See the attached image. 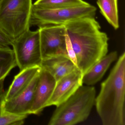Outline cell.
Masks as SVG:
<instances>
[{"instance_id": "obj_1", "label": "cell", "mask_w": 125, "mask_h": 125, "mask_svg": "<svg viewBox=\"0 0 125 125\" xmlns=\"http://www.w3.org/2000/svg\"><path fill=\"white\" fill-rule=\"evenodd\" d=\"M83 75L107 54L109 38L94 17H87L64 24Z\"/></svg>"}, {"instance_id": "obj_2", "label": "cell", "mask_w": 125, "mask_h": 125, "mask_svg": "<svg viewBox=\"0 0 125 125\" xmlns=\"http://www.w3.org/2000/svg\"><path fill=\"white\" fill-rule=\"evenodd\" d=\"M125 52L119 57L96 97V111L104 125H125Z\"/></svg>"}, {"instance_id": "obj_3", "label": "cell", "mask_w": 125, "mask_h": 125, "mask_svg": "<svg viewBox=\"0 0 125 125\" xmlns=\"http://www.w3.org/2000/svg\"><path fill=\"white\" fill-rule=\"evenodd\" d=\"M96 90L82 85L64 102L56 107L49 125H74L86 120L95 104Z\"/></svg>"}, {"instance_id": "obj_4", "label": "cell", "mask_w": 125, "mask_h": 125, "mask_svg": "<svg viewBox=\"0 0 125 125\" xmlns=\"http://www.w3.org/2000/svg\"><path fill=\"white\" fill-rule=\"evenodd\" d=\"M32 0H2L0 2V29L11 41L30 27Z\"/></svg>"}, {"instance_id": "obj_5", "label": "cell", "mask_w": 125, "mask_h": 125, "mask_svg": "<svg viewBox=\"0 0 125 125\" xmlns=\"http://www.w3.org/2000/svg\"><path fill=\"white\" fill-rule=\"evenodd\" d=\"M96 8L88 3L84 5L55 8L33 7L30 26L64 25L87 17H95Z\"/></svg>"}, {"instance_id": "obj_6", "label": "cell", "mask_w": 125, "mask_h": 125, "mask_svg": "<svg viewBox=\"0 0 125 125\" xmlns=\"http://www.w3.org/2000/svg\"><path fill=\"white\" fill-rule=\"evenodd\" d=\"M11 46L20 71L29 67L41 66L42 58L38 29L27 31L13 41Z\"/></svg>"}, {"instance_id": "obj_7", "label": "cell", "mask_w": 125, "mask_h": 125, "mask_svg": "<svg viewBox=\"0 0 125 125\" xmlns=\"http://www.w3.org/2000/svg\"><path fill=\"white\" fill-rule=\"evenodd\" d=\"M38 30L42 60L58 55L68 56L64 25H44Z\"/></svg>"}, {"instance_id": "obj_8", "label": "cell", "mask_w": 125, "mask_h": 125, "mask_svg": "<svg viewBox=\"0 0 125 125\" xmlns=\"http://www.w3.org/2000/svg\"><path fill=\"white\" fill-rule=\"evenodd\" d=\"M83 76L81 71L77 68L57 81L46 107L52 106H57L71 96L83 85Z\"/></svg>"}, {"instance_id": "obj_9", "label": "cell", "mask_w": 125, "mask_h": 125, "mask_svg": "<svg viewBox=\"0 0 125 125\" xmlns=\"http://www.w3.org/2000/svg\"><path fill=\"white\" fill-rule=\"evenodd\" d=\"M57 81L49 72L41 68L34 92L30 114H39L44 108L54 90Z\"/></svg>"}, {"instance_id": "obj_10", "label": "cell", "mask_w": 125, "mask_h": 125, "mask_svg": "<svg viewBox=\"0 0 125 125\" xmlns=\"http://www.w3.org/2000/svg\"><path fill=\"white\" fill-rule=\"evenodd\" d=\"M40 72L22 92L13 98L5 101L3 105V113L20 115L30 114L34 92Z\"/></svg>"}, {"instance_id": "obj_11", "label": "cell", "mask_w": 125, "mask_h": 125, "mask_svg": "<svg viewBox=\"0 0 125 125\" xmlns=\"http://www.w3.org/2000/svg\"><path fill=\"white\" fill-rule=\"evenodd\" d=\"M41 66L49 72L57 82L77 68L68 56L65 55L42 60Z\"/></svg>"}, {"instance_id": "obj_12", "label": "cell", "mask_w": 125, "mask_h": 125, "mask_svg": "<svg viewBox=\"0 0 125 125\" xmlns=\"http://www.w3.org/2000/svg\"><path fill=\"white\" fill-rule=\"evenodd\" d=\"M41 69V66H35L20 71L14 77L11 84L6 91L5 101L13 98L24 91L40 72Z\"/></svg>"}, {"instance_id": "obj_13", "label": "cell", "mask_w": 125, "mask_h": 125, "mask_svg": "<svg viewBox=\"0 0 125 125\" xmlns=\"http://www.w3.org/2000/svg\"><path fill=\"white\" fill-rule=\"evenodd\" d=\"M117 57L116 51H113L105 55L83 75V84L91 86L100 81Z\"/></svg>"}, {"instance_id": "obj_14", "label": "cell", "mask_w": 125, "mask_h": 125, "mask_svg": "<svg viewBox=\"0 0 125 125\" xmlns=\"http://www.w3.org/2000/svg\"><path fill=\"white\" fill-rule=\"evenodd\" d=\"M100 12L108 23L115 29L119 27L118 0H97Z\"/></svg>"}, {"instance_id": "obj_15", "label": "cell", "mask_w": 125, "mask_h": 125, "mask_svg": "<svg viewBox=\"0 0 125 125\" xmlns=\"http://www.w3.org/2000/svg\"><path fill=\"white\" fill-rule=\"evenodd\" d=\"M17 66L15 55L10 47L0 49V81L5 79Z\"/></svg>"}, {"instance_id": "obj_16", "label": "cell", "mask_w": 125, "mask_h": 125, "mask_svg": "<svg viewBox=\"0 0 125 125\" xmlns=\"http://www.w3.org/2000/svg\"><path fill=\"white\" fill-rule=\"evenodd\" d=\"M87 3L83 0H36L33 3V7L37 8H55L80 5Z\"/></svg>"}, {"instance_id": "obj_17", "label": "cell", "mask_w": 125, "mask_h": 125, "mask_svg": "<svg viewBox=\"0 0 125 125\" xmlns=\"http://www.w3.org/2000/svg\"><path fill=\"white\" fill-rule=\"evenodd\" d=\"M28 115H20L8 113H3L0 115V125H21Z\"/></svg>"}, {"instance_id": "obj_18", "label": "cell", "mask_w": 125, "mask_h": 125, "mask_svg": "<svg viewBox=\"0 0 125 125\" xmlns=\"http://www.w3.org/2000/svg\"><path fill=\"white\" fill-rule=\"evenodd\" d=\"M66 52L68 57L77 68L76 57L72 47L71 41L66 32Z\"/></svg>"}, {"instance_id": "obj_19", "label": "cell", "mask_w": 125, "mask_h": 125, "mask_svg": "<svg viewBox=\"0 0 125 125\" xmlns=\"http://www.w3.org/2000/svg\"><path fill=\"white\" fill-rule=\"evenodd\" d=\"M4 80L0 81V115L3 113V105L5 101L6 91L4 88Z\"/></svg>"}, {"instance_id": "obj_20", "label": "cell", "mask_w": 125, "mask_h": 125, "mask_svg": "<svg viewBox=\"0 0 125 125\" xmlns=\"http://www.w3.org/2000/svg\"><path fill=\"white\" fill-rule=\"evenodd\" d=\"M12 42L5 35L0 29V49L10 47Z\"/></svg>"}, {"instance_id": "obj_21", "label": "cell", "mask_w": 125, "mask_h": 125, "mask_svg": "<svg viewBox=\"0 0 125 125\" xmlns=\"http://www.w3.org/2000/svg\"><path fill=\"white\" fill-rule=\"evenodd\" d=\"M1 0H0V2H1Z\"/></svg>"}]
</instances>
